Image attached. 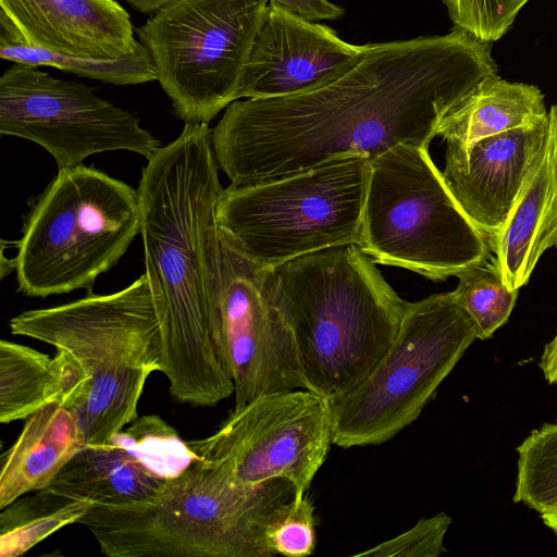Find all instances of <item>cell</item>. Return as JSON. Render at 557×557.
Returning a JSON list of instances; mask_svg holds the SVG:
<instances>
[{
  "mask_svg": "<svg viewBox=\"0 0 557 557\" xmlns=\"http://www.w3.org/2000/svg\"><path fill=\"white\" fill-rule=\"evenodd\" d=\"M497 71L492 44L456 27L363 45L310 89L233 101L211 129L213 152L240 187L350 156L371 161L399 144L430 146L449 109Z\"/></svg>",
  "mask_w": 557,
  "mask_h": 557,
  "instance_id": "6da1fadb",
  "label": "cell"
},
{
  "mask_svg": "<svg viewBox=\"0 0 557 557\" xmlns=\"http://www.w3.org/2000/svg\"><path fill=\"white\" fill-rule=\"evenodd\" d=\"M211 129L185 123L148 160L138 186L145 269L158 313L161 372L182 404L214 406L234 394L210 321L208 246L223 191Z\"/></svg>",
  "mask_w": 557,
  "mask_h": 557,
  "instance_id": "7a4b0ae2",
  "label": "cell"
},
{
  "mask_svg": "<svg viewBox=\"0 0 557 557\" xmlns=\"http://www.w3.org/2000/svg\"><path fill=\"white\" fill-rule=\"evenodd\" d=\"M356 244L271 270L308 389L334 400L356 388L392 347L409 302Z\"/></svg>",
  "mask_w": 557,
  "mask_h": 557,
  "instance_id": "3957f363",
  "label": "cell"
},
{
  "mask_svg": "<svg viewBox=\"0 0 557 557\" xmlns=\"http://www.w3.org/2000/svg\"><path fill=\"white\" fill-rule=\"evenodd\" d=\"M294 495L288 480L243 485L198 459L152 503L94 506L78 523L110 557H273L267 530Z\"/></svg>",
  "mask_w": 557,
  "mask_h": 557,
  "instance_id": "277c9868",
  "label": "cell"
},
{
  "mask_svg": "<svg viewBox=\"0 0 557 557\" xmlns=\"http://www.w3.org/2000/svg\"><path fill=\"white\" fill-rule=\"evenodd\" d=\"M13 335L67 351L87 379L75 413L86 445H103L137 417L145 384L161 372L158 313L146 274L108 295L23 311L9 322Z\"/></svg>",
  "mask_w": 557,
  "mask_h": 557,
  "instance_id": "5b68a950",
  "label": "cell"
},
{
  "mask_svg": "<svg viewBox=\"0 0 557 557\" xmlns=\"http://www.w3.org/2000/svg\"><path fill=\"white\" fill-rule=\"evenodd\" d=\"M140 233L138 191L83 164L60 169L34 200L17 242L18 290L48 297L86 289Z\"/></svg>",
  "mask_w": 557,
  "mask_h": 557,
  "instance_id": "8992f818",
  "label": "cell"
},
{
  "mask_svg": "<svg viewBox=\"0 0 557 557\" xmlns=\"http://www.w3.org/2000/svg\"><path fill=\"white\" fill-rule=\"evenodd\" d=\"M357 246L375 263L445 281L491 253L429 146L399 144L370 161Z\"/></svg>",
  "mask_w": 557,
  "mask_h": 557,
  "instance_id": "52a82bcc",
  "label": "cell"
},
{
  "mask_svg": "<svg viewBox=\"0 0 557 557\" xmlns=\"http://www.w3.org/2000/svg\"><path fill=\"white\" fill-rule=\"evenodd\" d=\"M370 160L350 156L249 186L223 188L215 209L224 236L274 269L331 247L358 243Z\"/></svg>",
  "mask_w": 557,
  "mask_h": 557,
  "instance_id": "ba28073f",
  "label": "cell"
},
{
  "mask_svg": "<svg viewBox=\"0 0 557 557\" xmlns=\"http://www.w3.org/2000/svg\"><path fill=\"white\" fill-rule=\"evenodd\" d=\"M475 339V325L453 292L409 302L376 368L356 388L329 401L333 444L351 448L393 438L418 419Z\"/></svg>",
  "mask_w": 557,
  "mask_h": 557,
  "instance_id": "9c48e42d",
  "label": "cell"
},
{
  "mask_svg": "<svg viewBox=\"0 0 557 557\" xmlns=\"http://www.w3.org/2000/svg\"><path fill=\"white\" fill-rule=\"evenodd\" d=\"M268 0H177L136 29L185 123L209 124L236 100Z\"/></svg>",
  "mask_w": 557,
  "mask_h": 557,
  "instance_id": "30bf717a",
  "label": "cell"
},
{
  "mask_svg": "<svg viewBox=\"0 0 557 557\" xmlns=\"http://www.w3.org/2000/svg\"><path fill=\"white\" fill-rule=\"evenodd\" d=\"M271 270L247 258L214 225L208 246L211 334L234 384V408L261 395L308 389Z\"/></svg>",
  "mask_w": 557,
  "mask_h": 557,
  "instance_id": "8fae6325",
  "label": "cell"
},
{
  "mask_svg": "<svg viewBox=\"0 0 557 557\" xmlns=\"http://www.w3.org/2000/svg\"><path fill=\"white\" fill-rule=\"evenodd\" d=\"M0 134L41 146L59 170L116 150L149 160L161 148L135 114L100 98L85 84L20 63L0 77Z\"/></svg>",
  "mask_w": 557,
  "mask_h": 557,
  "instance_id": "7c38bea8",
  "label": "cell"
},
{
  "mask_svg": "<svg viewBox=\"0 0 557 557\" xmlns=\"http://www.w3.org/2000/svg\"><path fill=\"white\" fill-rule=\"evenodd\" d=\"M188 444L198 459L238 484L285 479L302 495L333 444L330 404L301 388L261 395L234 408L213 434Z\"/></svg>",
  "mask_w": 557,
  "mask_h": 557,
  "instance_id": "4fadbf2b",
  "label": "cell"
},
{
  "mask_svg": "<svg viewBox=\"0 0 557 557\" xmlns=\"http://www.w3.org/2000/svg\"><path fill=\"white\" fill-rule=\"evenodd\" d=\"M363 45L269 1L240 78L236 100L310 89L342 69Z\"/></svg>",
  "mask_w": 557,
  "mask_h": 557,
  "instance_id": "5bb4252c",
  "label": "cell"
},
{
  "mask_svg": "<svg viewBox=\"0 0 557 557\" xmlns=\"http://www.w3.org/2000/svg\"><path fill=\"white\" fill-rule=\"evenodd\" d=\"M0 45L92 59H119L141 42L114 0H0Z\"/></svg>",
  "mask_w": 557,
  "mask_h": 557,
  "instance_id": "9a60e30c",
  "label": "cell"
},
{
  "mask_svg": "<svg viewBox=\"0 0 557 557\" xmlns=\"http://www.w3.org/2000/svg\"><path fill=\"white\" fill-rule=\"evenodd\" d=\"M545 119L445 151L444 178L470 221L490 238L504 226L545 138Z\"/></svg>",
  "mask_w": 557,
  "mask_h": 557,
  "instance_id": "2e32d148",
  "label": "cell"
},
{
  "mask_svg": "<svg viewBox=\"0 0 557 557\" xmlns=\"http://www.w3.org/2000/svg\"><path fill=\"white\" fill-rule=\"evenodd\" d=\"M511 290L524 286L543 252L557 246V106L548 110L542 148L502 230L487 238Z\"/></svg>",
  "mask_w": 557,
  "mask_h": 557,
  "instance_id": "e0dca14e",
  "label": "cell"
},
{
  "mask_svg": "<svg viewBox=\"0 0 557 557\" xmlns=\"http://www.w3.org/2000/svg\"><path fill=\"white\" fill-rule=\"evenodd\" d=\"M84 446L86 437L77 417L61 404L49 403L29 416L0 458V509L48 487Z\"/></svg>",
  "mask_w": 557,
  "mask_h": 557,
  "instance_id": "ac0fdd59",
  "label": "cell"
},
{
  "mask_svg": "<svg viewBox=\"0 0 557 557\" xmlns=\"http://www.w3.org/2000/svg\"><path fill=\"white\" fill-rule=\"evenodd\" d=\"M87 379L65 350L55 356L32 347L0 341V421L27 419L49 403H59L74 414L83 403Z\"/></svg>",
  "mask_w": 557,
  "mask_h": 557,
  "instance_id": "d6986e66",
  "label": "cell"
},
{
  "mask_svg": "<svg viewBox=\"0 0 557 557\" xmlns=\"http://www.w3.org/2000/svg\"><path fill=\"white\" fill-rule=\"evenodd\" d=\"M547 114L537 86L511 83L492 74L449 109L437 136L446 141L447 149L463 151L482 138L536 123Z\"/></svg>",
  "mask_w": 557,
  "mask_h": 557,
  "instance_id": "ffe728a7",
  "label": "cell"
},
{
  "mask_svg": "<svg viewBox=\"0 0 557 557\" xmlns=\"http://www.w3.org/2000/svg\"><path fill=\"white\" fill-rule=\"evenodd\" d=\"M166 482L124 449L107 443L84 446L44 490L98 507L119 508L152 503Z\"/></svg>",
  "mask_w": 557,
  "mask_h": 557,
  "instance_id": "44dd1931",
  "label": "cell"
},
{
  "mask_svg": "<svg viewBox=\"0 0 557 557\" xmlns=\"http://www.w3.org/2000/svg\"><path fill=\"white\" fill-rule=\"evenodd\" d=\"M94 505L45 490L1 509L0 556L18 557L65 525L78 523Z\"/></svg>",
  "mask_w": 557,
  "mask_h": 557,
  "instance_id": "7402d4cb",
  "label": "cell"
},
{
  "mask_svg": "<svg viewBox=\"0 0 557 557\" xmlns=\"http://www.w3.org/2000/svg\"><path fill=\"white\" fill-rule=\"evenodd\" d=\"M107 443L127 451L163 481L178 478L198 460L188 442L157 414L137 417Z\"/></svg>",
  "mask_w": 557,
  "mask_h": 557,
  "instance_id": "603a6c76",
  "label": "cell"
},
{
  "mask_svg": "<svg viewBox=\"0 0 557 557\" xmlns=\"http://www.w3.org/2000/svg\"><path fill=\"white\" fill-rule=\"evenodd\" d=\"M0 58L13 63L52 66L79 77L113 85H137L157 81L150 55L144 45L119 59L65 55L23 45H0Z\"/></svg>",
  "mask_w": 557,
  "mask_h": 557,
  "instance_id": "cb8c5ba5",
  "label": "cell"
},
{
  "mask_svg": "<svg viewBox=\"0 0 557 557\" xmlns=\"http://www.w3.org/2000/svg\"><path fill=\"white\" fill-rule=\"evenodd\" d=\"M456 277L455 299L472 319L478 339H490L508 321L518 290L505 284L492 255L461 270Z\"/></svg>",
  "mask_w": 557,
  "mask_h": 557,
  "instance_id": "d4e9b609",
  "label": "cell"
},
{
  "mask_svg": "<svg viewBox=\"0 0 557 557\" xmlns=\"http://www.w3.org/2000/svg\"><path fill=\"white\" fill-rule=\"evenodd\" d=\"M516 451L512 500L539 515L557 506V423L532 430Z\"/></svg>",
  "mask_w": 557,
  "mask_h": 557,
  "instance_id": "484cf974",
  "label": "cell"
},
{
  "mask_svg": "<svg viewBox=\"0 0 557 557\" xmlns=\"http://www.w3.org/2000/svg\"><path fill=\"white\" fill-rule=\"evenodd\" d=\"M314 507L306 494L294 495L273 517L267 530V543L275 555L305 557L317 543Z\"/></svg>",
  "mask_w": 557,
  "mask_h": 557,
  "instance_id": "4316f807",
  "label": "cell"
},
{
  "mask_svg": "<svg viewBox=\"0 0 557 557\" xmlns=\"http://www.w3.org/2000/svg\"><path fill=\"white\" fill-rule=\"evenodd\" d=\"M528 1L442 0L456 28L491 44L507 34Z\"/></svg>",
  "mask_w": 557,
  "mask_h": 557,
  "instance_id": "83f0119b",
  "label": "cell"
},
{
  "mask_svg": "<svg viewBox=\"0 0 557 557\" xmlns=\"http://www.w3.org/2000/svg\"><path fill=\"white\" fill-rule=\"evenodd\" d=\"M451 517L445 512L420 519L412 528L355 556L437 557L447 552L444 545Z\"/></svg>",
  "mask_w": 557,
  "mask_h": 557,
  "instance_id": "f1b7e54d",
  "label": "cell"
},
{
  "mask_svg": "<svg viewBox=\"0 0 557 557\" xmlns=\"http://www.w3.org/2000/svg\"><path fill=\"white\" fill-rule=\"evenodd\" d=\"M310 21L336 20L344 14L342 7L329 0H268Z\"/></svg>",
  "mask_w": 557,
  "mask_h": 557,
  "instance_id": "f546056e",
  "label": "cell"
},
{
  "mask_svg": "<svg viewBox=\"0 0 557 557\" xmlns=\"http://www.w3.org/2000/svg\"><path fill=\"white\" fill-rule=\"evenodd\" d=\"M539 368L548 384L557 383V334L544 346Z\"/></svg>",
  "mask_w": 557,
  "mask_h": 557,
  "instance_id": "4dcf8cb0",
  "label": "cell"
},
{
  "mask_svg": "<svg viewBox=\"0 0 557 557\" xmlns=\"http://www.w3.org/2000/svg\"><path fill=\"white\" fill-rule=\"evenodd\" d=\"M134 10L144 14H154L163 8L176 2L177 0H124Z\"/></svg>",
  "mask_w": 557,
  "mask_h": 557,
  "instance_id": "1f68e13d",
  "label": "cell"
},
{
  "mask_svg": "<svg viewBox=\"0 0 557 557\" xmlns=\"http://www.w3.org/2000/svg\"><path fill=\"white\" fill-rule=\"evenodd\" d=\"M539 516L544 525L547 527L557 537V506L546 510Z\"/></svg>",
  "mask_w": 557,
  "mask_h": 557,
  "instance_id": "d6a6232c",
  "label": "cell"
}]
</instances>
